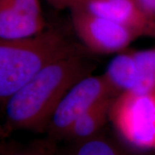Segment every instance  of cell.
<instances>
[{
	"mask_svg": "<svg viewBox=\"0 0 155 155\" xmlns=\"http://www.w3.org/2000/svg\"><path fill=\"white\" fill-rule=\"evenodd\" d=\"M92 63L75 53L53 61L4 104L5 128L43 132L63 97L74 84L91 74Z\"/></svg>",
	"mask_w": 155,
	"mask_h": 155,
	"instance_id": "6da1fadb",
	"label": "cell"
},
{
	"mask_svg": "<svg viewBox=\"0 0 155 155\" xmlns=\"http://www.w3.org/2000/svg\"><path fill=\"white\" fill-rule=\"evenodd\" d=\"M79 47L57 29L35 36L0 40V104H5L43 67L75 53Z\"/></svg>",
	"mask_w": 155,
	"mask_h": 155,
	"instance_id": "7a4b0ae2",
	"label": "cell"
},
{
	"mask_svg": "<svg viewBox=\"0 0 155 155\" xmlns=\"http://www.w3.org/2000/svg\"><path fill=\"white\" fill-rule=\"evenodd\" d=\"M109 119L118 134L137 149H155V94L126 91L112 100Z\"/></svg>",
	"mask_w": 155,
	"mask_h": 155,
	"instance_id": "3957f363",
	"label": "cell"
},
{
	"mask_svg": "<svg viewBox=\"0 0 155 155\" xmlns=\"http://www.w3.org/2000/svg\"><path fill=\"white\" fill-rule=\"evenodd\" d=\"M116 97L104 75H88L74 84L57 106L48 130L66 135L70 127L85 111L101 102Z\"/></svg>",
	"mask_w": 155,
	"mask_h": 155,
	"instance_id": "277c9868",
	"label": "cell"
},
{
	"mask_svg": "<svg viewBox=\"0 0 155 155\" xmlns=\"http://www.w3.org/2000/svg\"><path fill=\"white\" fill-rule=\"evenodd\" d=\"M72 21L78 39L90 51L110 54L126 49L138 35L119 23L72 7Z\"/></svg>",
	"mask_w": 155,
	"mask_h": 155,
	"instance_id": "5b68a950",
	"label": "cell"
},
{
	"mask_svg": "<svg viewBox=\"0 0 155 155\" xmlns=\"http://www.w3.org/2000/svg\"><path fill=\"white\" fill-rule=\"evenodd\" d=\"M73 7L127 27L138 37L155 38V17L138 0H80Z\"/></svg>",
	"mask_w": 155,
	"mask_h": 155,
	"instance_id": "8992f818",
	"label": "cell"
},
{
	"mask_svg": "<svg viewBox=\"0 0 155 155\" xmlns=\"http://www.w3.org/2000/svg\"><path fill=\"white\" fill-rule=\"evenodd\" d=\"M44 30L40 0H0V40L28 38Z\"/></svg>",
	"mask_w": 155,
	"mask_h": 155,
	"instance_id": "52a82bcc",
	"label": "cell"
},
{
	"mask_svg": "<svg viewBox=\"0 0 155 155\" xmlns=\"http://www.w3.org/2000/svg\"><path fill=\"white\" fill-rule=\"evenodd\" d=\"M104 76L116 97L134 91L137 84V67L133 52H120L109 63Z\"/></svg>",
	"mask_w": 155,
	"mask_h": 155,
	"instance_id": "ba28073f",
	"label": "cell"
},
{
	"mask_svg": "<svg viewBox=\"0 0 155 155\" xmlns=\"http://www.w3.org/2000/svg\"><path fill=\"white\" fill-rule=\"evenodd\" d=\"M114 98L106 99L91 107L72 124L66 135L84 141L97 135L109 119L111 103Z\"/></svg>",
	"mask_w": 155,
	"mask_h": 155,
	"instance_id": "9c48e42d",
	"label": "cell"
},
{
	"mask_svg": "<svg viewBox=\"0 0 155 155\" xmlns=\"http://www.w3.org/2000/svg\"><path fill=\"white\" fill-rule=\"evenodd\" d=\"M137 84L133 92L155 94V48L134 51Z\"/></svg>",
	"mask_w": 155,
	"mask_h": 155,
	"instance_id": "30bf717a",
	"label": "cell"
},
{
	"mask_svg": "<svg viewBox=\"0 0 155 155\" xmlns=\"http://www.w3.org/2000/svg\"><path fill=\"white\" fill-rule=\"evenodd\" d=\"M74 155H126L108 139L98 137L81 141Z\"/></svg>",
	"mask_w": 155,
	"mask_h": 155,
	"instance_id": "8fae6325",
	"label": "cell"
},
{
	"mask_svg": "<svg viewBox=\"0 0 155 155\" xmlns=\"http://www.w3.org/2000/svg\"><path fill=\"white\" fill-rule=\"evenodd\" d=\"M3 155H54V153L49 144L38 142L19 149L12 150Z\"/></svg>",
	"mask_w": 155,
	"mask_h": 155,
	"instance_id": "7c38bea8",
	"label": "cell"
},
{
	"mask_svg": "<svg viewBox=\"0 0 155 155\" xmlns=\"http://www.w3.org/2000/svg\"><path fill=\"white\" fill-rule=\"evenodd\" d=\"M47 1L53 7H54L56 9L62 10V9H66V8L71 9L80 0H47Z\"/></svg>",
	"mask_w": 155,
	"mask_h": 155,
	"instance_id": "4fadbf2b",
	"label": "cell"
},
{
	"mask_svg": "<svg viewBox=\"0 0 155 155\" xmlns=\"http://www.w3.org/2000/svg\"><path fill=\"white\" fill-rule=\"evenodd\" d=\"M140 5L151 15L155 17V0H138Z\"/></svg>",
	"mask_w": 155,
	"mask_h": 155,
	"instance_id": "5bb4252c",
	"label": "cell"
},
{
	"mask_svg": "<svg viewBox=\"0 0 155 155\" xmlns=\"http://www.w3.org/2000/svg\"><path fill=\"white\" fill-rule=\"evenodd\" d=\"M4 133H5V129L0 126V144H1V139L4 135ZM0 147H1V145H0ZM0 150H1V147H0Z\"/></svg>",
	"mask_w": 155,
	"mask_h": 155,
	"instance_id": "9a60e30c",
	"label": "cell"
}]
</instances>
